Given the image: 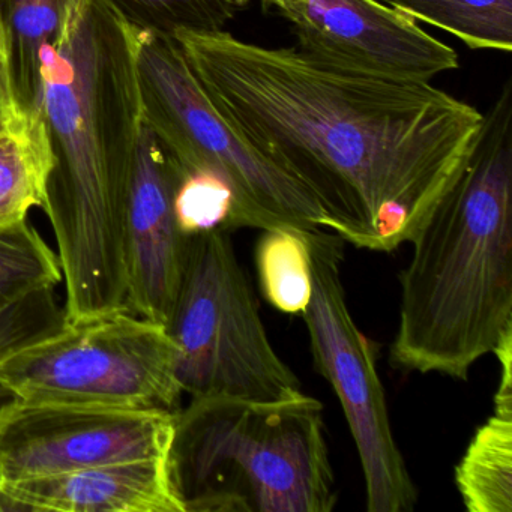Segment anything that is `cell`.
<instances>
[{"instance_id":"6da1fadb","label":"cell","mask_w":512,"mask_h":512,"mask_svg":"<svg viewBox=\"0 0 512 512\" xmlns=\"http://www.w3.org/2000/svg\"><path fill=\"white\" fill-rule=\"evenodd\" d=\"M215 109L364 250L409 244L448 190L484 115L430 82L326 64L226 31L175 37Z\"/></svg>"},{"instance_id":"7a4b0ae2","label":"cell","mask_w":512,"mask_h":512,"mask_svg":"<svg viewBox=\"0 0 512 512\" xmlns=\"http://www.w3.org/2000/svg\"><path fill=\"white\" fill-rule=\"evenodd\" d=\"M139 34L106 0H76L44 55L40 119L53 169L41 209L55 233L65 320L127 308L119 215L143 128Z\"/></svg>"},{"instance_id":"3957f363","label":"cell","mask_w":512,"mask_h":512,"mask_svg":"<svg viewBox=\"0 0 512 512\" xmlns=\"http://www.w3.org/2000/svg\"><path fill=\"white\" fill-rule=\"evenodd\" d=\"M409 244L391 362L467 380L473 364L512 331L511 80Z\"/></svg>"},{"instance_id":"277c9868","label":"cell","mask_w":512,"mask_h":512,"mask_svg":"<svg viewBox=\"0 0 512 512\" xmlns=\"http://www.w3.org/2000/svg\"><path fill=\"white\" fill-rule=\"evenodd\" d=\"M323 404L196 397L175 413L170 467L185 512H331Z\"/></svg>"},{"instance_id":"5b68a950","label":"cell","mask_w":512,"mask_h":512,"mask_svg":"<svg viewBox=\"0 0 512 512\" xmlns=\"http://www.w3.org/2000/svg\"><path fill=\"white\" fill-rule=\"evenodd\" d=\"M178 346L166 326L127 308L64 320L0 358V392L29 403L181 409Z\"/></svg>"},{"instance_id":"8992f818","label":"cell","mask_w":512,"mask_h":512,"mask_svg":"<svg viewBox=\"0 0 512 512\" xmlns=\"http://www.w3.org/2000/svg\"><path fill=\"white\" fill-rule=\"evenodd\" d=\"M136 68L143 124L182 170L211 173L229 185L239 229L329 232L314 197L218 113L175 38L140 32Z\"/></svg>"},{"instance_id":"52a82bcc","label":"cell","mask_w":512,"mask_h":512,"mask_svg":"<svg viewBox=\"0 0 512 512\" xmlns=\"http://www.w3.org/2000/svg\"><path fill=\"white\" fill-rule=\"evenodd\" d=\"M230 232L190 236L167 331L178 346L184 394L275 401L301 382L269 340Z\"/></svg>"},{"instance_id":"ba28073f","label":"cell","mask_w":512,"mask_h":512,"mask_svg":"<svg viewBox=\"0 0 512 512\" xmlns=\"http://www.w3.org/2000/svg\"><path fill=\"white\" fill-rule=\"evenodd\" d=\"M313 295L302 313L314 364L331 383L350 427L370 512H409L418 493L395 442L376 355L353 320L341 278L343 239L307 230Z\"/></svg>"},{"instance_id":"9c48e42d","label":"cell","mask_w":512,"mask_h":512,"mask_svg":"<svg viewBox=\"0 0 512 512\" xmlns=\"http://www.w3.org/2000/svg\"><path fill=\"white\" fill-rule=\"evenodd\" d=\"M175 413L29 403L0 406V482L169 457Z\"/></svg>"},{"instance_id":"30bf717a","label":"cell","mask_w":512,"mask_h":512,"mask_svg":"<svg viewBox=\"0 0 512 512\" xmlns=\"http://www.w3.org/2000/svg\"><path fill=\"white\" fill-rule=\"evenodd\" d=\"M281 14L299 50L335 67L413 82L458 68L454 49L377 0H299Z\"/></svg>"},{"instance_id":"8fae6325","label":"cell","mask_w":512,"mask_h":512,"mask_svg":"<svg viewBox=\"0 0 512 512\" xmlns=\"http://www.w3.org/2000/svg\"><path fill=\"white\" fill-rule=\"evenodd\" d=\"M182 169L143 124L119 215L128 310L167 326L181 286L187 236L175 193Z\"/></svg>"},{"instance_id":"7c38bea8","label":"cell","mask_w":512,"mask_h":512,"mask_svg":"<svg viewBox=\"0 0 512 512\" xmlns=\"http://www.w3.org/2000/svg\"><path fill=\"white\" fill-rule=\"evenodd\" d=\"M0 512H185L169 457L0 482Z\"/></svg>"},{"instance_id":"4fadbf2b","label":"cell","mask_w":512,"mask_h":512,"mask_svg":"<svg viewBox=\"0 0 512 512\" xmlns=\"http://www.w3.org/2000/svg\"><path fill=\"white\" fill-rule=\"evenodd\" d=\"M76 0H0L11 77L20 109L41 121L44 55L61 40Z\"/></svg>"},{"instance_id":"5bb4252c","label":"cell","mask_w":512,"mask_h":512,"mask_svg":"<svg viewBox=\"0 0 512 512\" xmlns=\"http://www.w3.org/2000/svg\"><path fill=\"white\" fill-rule=\"evenodd\" d=\"M467 511L512 512V403H494L455 469Z\"/></svg>"},{"instance_id":"9a60e30c","label":"cell","mask_w":512,"mask_h":512,"mask_svg":"<svg viewBox=\"0 0 512 512\" xmlns=\"http://www.w3.org/2000/svg\"><path fill=\"white\" fill-rule=\"evenodd\" d=\"M52 169L43 121L26 116L0 131V229L23 223L32 209L43 208Z\"/></svg>"},{"instance_id":"2e32d148","label":"cell","mask_w":512,"mask_h":512,"mask_svg":"<svg viewBox=\"0 0 512 512\" xmlns=\"http://www.w3.org/2000/svg\"><path fill=\"white\" fill-rule=\"evenodd\" d=\"M473 50H512V0H377Z\"/></svg>"},{"instance_id":"e0dca14e","label":"cell","mask_w":512,"mask_h":512,"mask_svg":"<svg viewBox=\"0 0 512 512\" xmlns=\"http://www.w3.org/2000/svg\"><path fill=\"white\" fill-rule=\"evenodd\" d=\"M262 232L256 268L263 295L281 313L302 316L313 295L307 229L283 227Z\"/></svg>"},{"instance_id":"ac0fdd59","label":"cell","mask_w":512,"mask_h":512,"mask_svg":"<svg viewBox=\"0 0 512 512\" xmlns=\"http://www.w3.org/2000/svg\"><path fill=\"white\" fill-rule=\"evenodd\" d=\"M62 283L58 253L25 220L0 229V313L44 289Z\"/></svg>"},{"instance_id":"d6986e66","label":"cell","mask_w":512,"mask_h":512,"mask_svg":"<svg viewBox=\"0 0 512 512\" xmlns=\"http://www.w3.org/2000/svg\"><path fill=\"white\" fill-rule=\"evenodd\" d=\"M139 32H220L250 0H106Z\"/></svg>"},{"instance_id":"ffe728a7","label":"cell","mask_w":512,"mask_h":512,"mask_svg":"<svg viewBox=\"0 0 512 512\" xmlns=\"http://www.w3.org/2000/svg\"><path fill=\"white\" fill-rule=\"evenodd\" d=\"M175 215L182 235L239 229L235 197L226 182L205 172L182 170L175 193Z\"/></svg>"},{"instance_id":"44dd1931","label":"cell","mask_w":512,"mask_h":512,"mask_svg":"<svg viewBox=\"0 0 512 512\" xmlns=\"http://www.w3.org/2000/svg\"><path fill=\"white\" fill-rule=\"evenodd\" d=\"M55 290H41L0 313V358L64 323V307L59 305Z\"/></svg>"},{"instance_id":"7402d4cb","label":"cell","mask_w":512,"mask_h":512,"mask_svg":"<svg viewBox=\"0 0 512 512\" xmlns=\"http://www.w3.org/2000/svg\"><path fill=\"white\" fill-rule=\"evenodd\" d=\"M263 4L271 5V7L277 8L278 11H284L286 8L292 7L293 4L299 2V0H262Z\"/></svg>"}]
</instances>
